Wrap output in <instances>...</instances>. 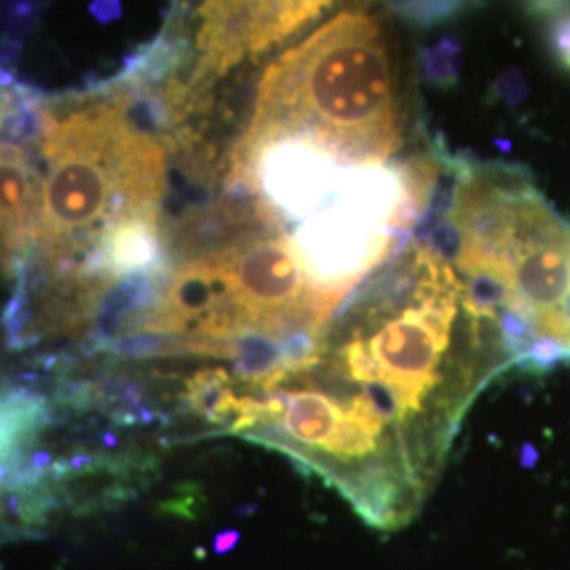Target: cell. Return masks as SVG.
Masks as SVG:
<instances>
[{
    "label": "cell",
    "instance_id": "obj_1",
    "mask_svg": "<svg viewBox=\"0 0 570 570\" xmlns=\"http://www.w3.org/2000/svg\"><path fill=\"white\" fill-rule=\"evenodd\" d=\"M511 364L501 317L433 239L367 275L296 362L237 391L230 433L279 450L376 530L407 527L478 393Z\"/></svg>",
    "mask_w": 570,
    "mask_h": 570
},
{
    "label": "cell",
    "instance_id": "obj_2",
    "mask_svg": "<svg viewBox=\"0 0 570 570\" xmlns=\"http://www.w3.org/2000/svg\"><path fill=\"white\" fill-rule=\"evenodd\" d=\"M402 131L385 26L367 2H351L266 68L242 140H289L345 165L387 164Z\"/></svg>",
    "mask_w": 570,
    "mask_h": 570
},
{
    "label": "cell",
    "instance_id": "obj_3",
    "mask_svg": "<svg viewBox=\"0 0 570 570\" xmlns=\"http://www.w3.org/2000/svg\"><path fill=\"white\" fill-rule=\"evenodd\" d=\"M41 275H79L122 218L161 212L167 150L131 117L127 100L42 112Z\"/></svg>",
    "mask_w": 570,
    "mask_h": 570
},
{
    "label": "cell",
    "instance_id": "obj_4",
    "mask_svg": "<svg viewBox=\"0 0 570 570\" xmlns=\"http://www.w3.org/2000/svg\"><path fill=\"white\" fill-rule=\"evenodd\" d=\"M334 0H204L193 87L225 77L242 61L282 45L317 20Z\"/></svg>",
    "mask_w": 570,
    "mask_h": 570
},
{
    "label": "cell",
    "instance_id": "obj_5",
    "mask_svg": "<svg viewBox=\"0 0 570 570\" xmlns=\"http://www.w3.org/2000/svg\"><path fill=\"white\" fill-rule=\"evenodd\" d=\"M42 180L21 144L0 142V271L18 277L35 252Z\"/></svg>",
    "mask_w": 570,
    "mask_h": 570
},
{
    "label": "cell",
    "instance_id": "obj_6",
    "mask_svg": "<svg viewBox=\"0 0 570 570\" xmlns=\"http://www.w3.org/2000/svg\"><path fill=\"white\" fill-rule=\"evenodd\" d=\"M51 423L47 397L32 389L0 393V497L18 489L23 463Z\"/></svg>",
    "mask_w": 570,
    "mask_h": 570
},
{
    "label": "cell",
    "instance_id": "obj_7",
    "mask_svg": "<svg viewBox=\"0 0 570 570\" xmlns=\"http://www.w3.org/2000/svg\"><path fill=\"white\" fill-rule=\"evenodd\" d=\"M391 2L410 20L433 23L456 13L465 0H391Z\"/></svg>",
    "mask_w": 570,
    "mask_h": 570
},
{
    "label": "cell",
    "instance_id": "obj_8",
    "mask_svg": "<svg viewBox=\"0 0 570 570\" xmlns=\"http://www.w3.org/2000/svg\"><path fill=\"white\" fill-rule=\"evenodd\" d=\"M548 47L553 61L570 75V9L550 21Z\"/></svg>",
    "mask_w": 570,
    "mask_h": 570
},
{
    "label": "cell",
    "instance_id": "obj_9",
    "mask_svg": "<svg viewBox=\"0 0 570 570\" xmlns=\"http://www.w3.org/2000/svg\"><path fill=\"white\" fill-rule=\"evenodd\" d=\"M524 4L532 18H546V20H553L556 16L570 9V0H524Z\"/></svg>",
    "mask_w": 570,
    "mask_h": 570
},
{
    "label": "cell",
    "instance_id": "obj_10",
    "mask_svg": "<svg viewBox=\"0 0 570 570\" xmlns=\"http://www.w3.org/2000/svg\"><path fill=\"white\" fill-rule=\"evenodd\" d=\"M235 541H237V534L235 532H228L225 537H220L218 539V543H216V550L226 551L228 548H233L235 546Z\"/></svg>",
    "mask_w": 570,
    "mask_h": 570
},
{
    "label": "cell",
    "instance_id": "obj_11",
    "mask_svg": "<svg viewBox=\"0 0 570 570\" xmlns=\"http://www.w3.org/2000/svg\"><path fill=\"white\" fill-rule=\"evenodd\" d=\"M7 117H9V100H4V96L0 94V127Z\"/></svg>",
    "mask_w": 570,
    "mask_h": 570
}]
</instances>
